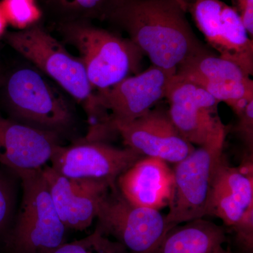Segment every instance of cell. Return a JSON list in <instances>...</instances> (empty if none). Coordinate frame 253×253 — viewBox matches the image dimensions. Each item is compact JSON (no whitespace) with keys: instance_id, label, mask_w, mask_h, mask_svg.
Instances as JSON below:
<instances>
[{"instance_id":"6da1fadb","label":"cell","mask_w":253,"mask_h":253,"mask_svg":"<svg viewBox=\"0 0 253 253\" xmlns=\"http://www.w3.org/2000/svg\"><path fill=\"white\" fill-rule=\"evenodd\" d=\"M186 14L182 0H121L108 22L126 32L153 66L176 74L182 63L208 50Z\"/></svg>"},{"instance_id":"7a4b0ae2","label":"cell","mask_w":253,"mask_h":253,"mask_svg":"<svg viewBox=\"0 0 253 253\" xmlns=\"http://www.w3.org/2000/svg\"><path fill=\"white\" fill-rule=\"evenodd\" d=\"M57 31L79 53L91 86L97 91L109 89L139 73L144 56L129 38L91 21L57 23Z\"/></svg>"},{"instance_id":"3957f363","label":"cell","mask_w":253,"mask_h":253,"mask_svg":"<svg viewBox=\"0 0 253 253\" xmlns=\"http://www.w3.org/2000/svg\"><path fill=\"white\" fill-rule=\"evenodd\" d=\"M8 44L51 78L83 106L90 126L95 118V92L84 65L40 23L4 34Z\"/></svg>"},{"instance_id":"277c9868","label":"cell","mask_w":253,"mask_h":253,"mask_svg":"<svg viewBox=\"0 0 253 253\" xmlns=\"http://www.w3.org/2000/svg\"><path fill=\"white\" fill-rule=\"evenodd\" d=\"M23 194L6 246L12 253H49L65 243L66 226L56 212L42 168L15 173Z\"/></svg>"},{"instance_id":"5b68a950","label":"cell","mask_w":253,"mask_h":253,"mask_svg":"<svg viewBox=\"0 0 253 253\" xmlns=\"http://www.w3.org/2000/svg\"><path fill=\"white\" fill-rule=\"evenodd\" d=\"M4 94L14 121L60 136L74 125L67 98L37 68L15 70L5 83Z\"/></svg>"},{"instance_id":"8992f818","label":"cell","mask_w":253,"mask_h":253,"mask_svg":"<svg viewBox=\"0 0 253 253\" xmlns=\"http://www.w3.org/2000/svg\"><path fill=\"white\" fill-rule=\"evenodd\" d=\"M229 128H219L204 144L176 163L174 194L166 215L168 231L174 226L208 215L213 176L223 157Z\"/></svg>"},{"instance_id":"52a82bcc","label":"cell","mask_w":253,"mask_h":253,"mask_svg":"<svg viewBox=\"0 0 253 253\" xmlns=\"http://www.w3.org/2000/svg\"><path fill=\"white\" fill-rule=\"evenodd\" d=\"M174 73L156 67L129 76L113 87L95 92V119L89 134L103 135L118 125L131 122L166 99Z\"/></svg>"},{"instance_id":"ba28073f","label":"cell","mask_w":253,"mask_h":253,"mask_svg":"<svg viewBox=\"0 0 253 253\" xmlns=\"http://www.w3.org/2000/svg\"><path fill=\"white\" fill-rule=\"evenodd\" d=\"M96 219V227L132 253H154L168 231L166 215L131 204L116 183L101 200Z\"/></svg>"},{"instance_id":"9c48e42d","label":"cell","mask_w":253,"mask_h":253,"mask_svg":"<svg viewBox=\"0 0 253 253\" xmlns=\"http://www.w3.org/2000/svg\"><path fill=\"white\" fill-rule=\"evenodd\" d=\"M142 157L129 148L120 149L84 138L68 146L61 145L49 162L56 172L66 177L115 184L118 176Z\"/></svg>"},{"instance_id":"30bf717a","label":"cell","mask_w":253,"mask_h":253,"mask_svg":"<svg viewBox=\"0 0 253 253\" xmlns=\"http://www.w3.org/2000/svg\"><path fill=\"white\" fill-rule=\"evenodd\" d=\"M166 99L171 121L191 144H204L224 124L218 116L220 102L182 76H173Z\"/></svg>"},{"instance_id":"8fae6325","label":"cell","mask_w":253,"mask_h":253,"mask_svg":"<svg viewBox=\"0 0 253 253\" xmlns=\"http://www.w3.org/2000/svg\"><path fill=\"white\" fill-rule=\"evenodd\" d=\"M113 131L120 134L126 147L166 163L176 164L195 149L179 134L164 108H154L131 122L115 126Z\"/></svg>"},{"instance_id":"7c38bea8","label":"cell","mask_w":253,"mask_h":253,"mask_svg":"<svg viewBox=\"0 0 253 253\" xmlns=\"http://www.w3.org/2000/svg\"><path fill=\"white\" fill-rule=\"evenodd\" d=\"M48 189L60 219L67 229L83 231L97 217L101 200L112 183L96 179H71L46 164L42 168Z\"/></svg>"},{"instance_id":"4fadbf2b","label":"cell","mask_w":253,"mask_h":253,"mask_svg":"<svg viewBox=\"0 0 253 253\" xmlns=\"http://www.w3.org/2000/svg\"><path fill=\"white\" fill-rule=\"evenodd\" d=\"M61 145L58 134L0 116V164L14 174L42 169Z\"/></svg>"},{"instance_id":"5bb4252c","label":"cell","mask_w":253,"mask_h":253,"mask_svg":"<svg viewBox=\"0 0 253 253\" xmlns=\"http://www.w3.org/2000/svg\"><path fill=\"white\" fill-rule=\"evenodd\" d=\"M253 204V154L239 167H231L224 157L213 176L208 215L215 216L232 227Z\"/></svg>"},{"instance_id":"9a60e30c","label":"cell","mask_w":253,"mask_h":253,"mask_svg":"<svg viewBox=\"0 0 253 253\" xmlns=\"http://www.w3.org/2000/svg\"><path fill=\"white\" fill-rule=\"evenodd\" d=\"M116 185L131 204L160 211L172 201L174 172L166 161L142 157L118 176Z\"/></svg>"},{"instance_id":"2e32d148","label":"cell","mask_w":253,"mask_h":253,"mask_svg":"<svg viewBox=\"0 0 253 253\" xmlns=\"http://www.w3.org/2000/svg\"><path fill=\"white\" fill-rule=\"evenodd\" d=\"M226 240L223 227L201 218L169 229L154 253H215Z\"/></svg>"},{"instance_id":"e0dca14e","label":"cell","mask_w":253,"mask_h":253,"mask_svg":"<svg viewBox=\"0 0 253 253\" xmlns=\"http://www.w3.org/2000/svg\"><path fill=\"white\" fill-rule=\"evenodd\" d=\"M221 34L226 49L227 60L235 63L249 74H253V40L232 6L223 1L221 9Z\"/></svg>"},{"instance_id":"ac0fdd59","label":"cell","mask_w":253,"mask_h":253,"mask_svg":"<svg viewBox=\"0 0 253 253\" xmlns=\"http://www.w3.org/2000/svg\"><path fill=\"white\" fill-rule=\"evenodd\" d=\"M176 75L211 81H244L251 79L239 66L206 50L190 58L176 70Z\"/></svg>"},{"instance_id":"d6986e66","label":"cell","mask_w":253,"mask_h":253,"mask_svg":"<svg viewBox=\"0 0 253 253\" xmlns=\"http://www.w3.org/2000/svg\"><path fill=\"white\" fill-rule=\"evenodd\" d=\"M57 23L108 21L121 0H41Z\"/></svg>"},{"instance_id":"ffe728a7","label":"cell","mask_w":253,"mask_h":253,"mask_svg":"<svg viewBox=\"0 0 253 253\" xmlns=\"http://www.w3.org/2000/svg\"><path fill=\"white\" fill-rule=\"evenodd\" d=\"M222 3L221 0H190L186 6L208 44L219 53V56L227 60V49L221 34Z\"/></svg>"},{"instance_id":"44dd1931","label":"cell","mask_w":253,"mask_h":253,"mask_svg":"<svg viewBox=\"0 0 253 253\" xmlns=\"http://www.w3.org/2000/svg\"><path fill=\"white\" fill-rule=\"evenodd\" d=\"M185 78L201 86L219 102L226 103L230 108L241 100L253 98L252 79L244 81H211L201 78Z\"/></svg>"},{"instance_id":"7402d4cb","label":"cell","mask_w":253,"mask_h":253,"mask_svg":"<svg viewBox=\"0 0 253 253\" xmlns=\"http://www.w3.org/2000/svg\"><path fill=\"white\" fill-rule=\"evenodd\" d=\"M126 250L110 239L99 228L83 239L71 243H63L49 253H126Z\"/></svg>"},{"instance_id":"603a6c76","label":"cell","mask_w":253,"mask_h":253,"mask_svg":"<svg viewBox=\"0 0 253 253\" xmlns=\"http://www.w3.org/2000/svg\"><path fill=\"white\" fill-rule=\"evenodd\" d=\"M0 6L7 23L18 31L31 27L41 21L42 11L37 0H1Z\"/></svg>"},{"instance_id":"cb8c5ba5","label":"cell","mask_w":253,"mask_h":253,"mask_svg":"<svg viewBox=\"0 0 253 253\" xmlns=\"http://www.w3.org/2000/svg\"><path fill=\"white\" fill-rule=\"evenodd\" d=\"M16 206V190L12 181L0 170V232L11 221Z\"/></svg>"},{"instance_id":"d4e9b609","label":"cell","mask_w":253,"mask_h":253,"mask_svg":"<svg viewBox=\"0 0 253 253\" xmlns=\"http://www.w3.org/2000/svg\"><path fill=\"white\" fill-rule=\"evenodd\" d=\"M231 229L236 234L238 244L245 251L252 253L253 250V204L242 214Z\"/></svg>"},{"instance_id":"484cf974","label":"cell","mask_w":253,"mask_h":253,"mask_svg":"<svg viewBox=\"0 0 253 253\" xmlns=\"http://www.w3.org/2000/svg\"><path fill=\"white\" fill-rule=\"evenodd\" d=\"M239 122L235 126L236 134L244 141L249 150L253 153V100L246 106V109L238 116Z\"/></svg>"},{"instance_id":"4316f807","label":"cell","mask_w":253,"mask_h":253,"mask_svg":"<svg viewBox=\"0 0 253 253\" xmlns=\"http://www.w3.org/2000/svg\"><path fill=\"white\" fill-rule=\"evenodd\" d=\"M251 39L253 38V0H231Z\"/></svg>"},{"instance_id":"83f0119b","label":"cell","mask_w":253,"mask_h":253,"mask_svg":"<svg viewBox=\"0 0 253 253\" xmlns=\"http://www.w3.org/2000/svg\"><path fill=\"white\" fill-rule=\"evenodd\" d=\"M7 24L6 18L5 17V15L4 12H3L1 6H0V38L4 36L5 31H6Z\"/></svg>"},{"instance_id":"f1b7e54d","label":"cell","mask_w":253,"mask_h":253,"mask_svg":"<svg viewBox=\"0 0 253 253\" xmlns=\"http://www.w3.org/2000/svg\"><path fill=\"white\" fill-rule=\"evenodd\" d=\"M215 253H232L231 252V251H228V250L224 249V248H223V246H221V247L219 248V249L217 250V252Z\"/></svg>"},{"instance_id":"f546056e","label":"cell","mask_w":253,"mask_h":253,"mask_svg":"<svg viewBox=\"0 0 253 253\" xmlns=\"http://www.w3.org/2000/svg\"><path fill=\"white\" fill-rule=\"evenodd\" d=\"M183 1H184V3H185V4H187L188 2L190 1V0H182Z\"/></svg>"}]
</instances>
